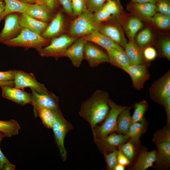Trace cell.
<instances>
[{"mask_svg": "<svg viewBox=\"0 0 170 170\" xmlns=\"http://www.w3.org/2000/svg\"><path fill=\"white\" fill-rule=\"evenodd\" d=\"M110 99L108 93L97 90L82 103L79 115L88 122L92 129L107 115L110 109Z\"/></svg>", "mask_w": 170, "mask_h": 170, "instance_id": "obj_1", "label": "cell"}, {"mask_svg": "<svg viewBox=\"0 0 170 170\" xmlns=\"http://www.w3.org/2000/svg\"><path fill=\"white\" fill-rule=\"evenodd\" d=\"M49 40L31 30L23 28L17 37L2 43L8 46L21 47L25 48H34L37 50L49 44Z\"/></svg>", "mask_w": 170, "mask_h": 170, "instance_id": "obj_2", "label": "cell"}, {"mask_svg": "<svg viewBox=\"0 0 170 170\" xmlns=\"http://www.w3.org/2000/svg\"><path fill=\"white\" fill-rule=\"evenodd\" d=\"M52 110L54 121L52 129L61 158L63 161H65L67 158V152L64 146V140L66 134L73 129V126L65 119L59 108Z\"/></svg>", "mask_w": 170, "mask_h": 170, "instance_id": "obj_3", "label": "cell"}, {"mask_svg": "<svg viewBox=\"0 0 170 170\" xmlns=\"http://www.w3.org/2000/svg\"><path fill=\"white\" fill-rule=\"evenodd\" d=\"M110 109L103 123L92 129L94 139H100L116 131L117 120L119 114L128 107L120 105L110 99Z\"/></svg>", "mask_w": 170, "mask_h": 170, "instance_id": "obj_4", "label": "cell"}, {"mask_svg": "<svg viewBox=\"0 0 170 170\" xmlns=\"http://www.w3.org/2000/svg\"><path fill=\"white\" fill-rule=\"evenodd\" d=\"M152 141L156 145L157 151L156 161L165 167H168L170 163V129L167 125L154 134Z\"/></svg>", "mask_w": 170, "mask_h": 170, "instance_id": "obj_5", "label": "cell"}, {"mask_svg": "<svg viewBox=\"0 0 170 170\" xmlns=\"http://www.w3.org/2000/svg\"><path fill=\"white\" fill-rule=\"evenodd\" d=\"M101 24L94 21L93 13L87 8L71 22L70 29V35L72 37H82L93 32L99 31Z\"/></svg>", "mask_w": 170, "mask_h": 170, "instance_id": "obj_6", "label": "cell"}, {"mask_svg": "<svg viewBox=\"0 0 170 170\" xmlns=\"http://www.w3.org/2000/svg\"><path fill=\"white\" fill-rule=\"evenodd\" d=\"M78 37L62 34L53 37L49 44L37 51L42 57H52L57 59L64 57L67 48Z\"/></svg>", "mask_w": 170, "mask_h": 170, "instance_id": "obj_7", "label": "cell"}, {"mask_svg": "<svg viewBox=\"0 0 170 170\" xmlns=\"http://www.w3.org/2000/svg\"><path fill=\"white\" fill-rule=\"evenodd\" d=\"M151 99L155 102L162 105L164 100L170 97V71L156 80L149 88Z\"/></svg>", "mask_w": 170, "mask_h": 170, "instance_id": "obj_8", "label": "cell"}, {"mask_svg": "<svg viewBox=\"0 0 170 170\" xmlns=\"http://www.w3.org/2000/svg\"><path fill=\"white\" fill-rule=\"evenodd\" d=\"M14 82V87L23 90L26 88H29L39 93H46L49 92L43 84L37 81L31 73L16 70Z\"/></svg>", "mask_w": 170, "mask_h": 170, "instance_id": "obj_9", "label": "cell"}, {"mask_svg": "<svg viewBox=\"0 0 170 170\" xmlns=\"http://www.w3.org/2000/svg\"><path fill=\"white\" fill-rule=\"evenodd\" d=\"M129 139L127 134L113 132L100 139H94V141L100 151L104 154L117 150L119 146Z\"/></svg>", "mask_w": 170, "mask_h": 170, "instance_id": "obj_10", "label": "cell"}, {"mask_svg": "<svg viewBox=\"0 0 170 170\" xmlns=\"http://www.w3.org/2000/svg\"><path fill=\"white\" fill-rule=\"evenodd\" d=\"M84 59L91 67H95L104 63H109L107 54L99 48L96 44L87 41L84 50Z\"/></svg>", "mask_w": 170, "mask_h": 170, "instance_id": "obj_11", "label": "cell"}, {"mask_svg": "<svg viewBox=\"0 0 170 170\" xmlns=\"http://www.w3.org/2000/svg\"><path fill=\"white\" fill-rule=\"evenodd\" d=\"M31 91V104L33 107V110L39 107L50 109L59 108V97L52 92L41 94L34 90Z\"/></svg>", "mask_w": 170, "mask_h": 170, "instance_id": "obj_12", "label": "cell"}, {"mask_svg": "<svg viewBox=\"0 0 170 170\" xmlns=\"http://www.w3.org/2000/svg\"><path fill=\"white\" fill-rule=\"evenodd\" d=\"M147 66L142 64H132L125 71L130 76L133 87L138 90L143 88L144 83L150 77Z\"/></svg>", "mask_w": 170, "mask_h": 170, "instance_id": "obj_13", "label": "cell"}, {"mask_svg": "<svg viewBox=\"0 0 170 170\" xmlns=\"http://www.w3.org/2000/svg\"><path fill=\"white\" fill-rule=\"evenodd\" d=\"M2 96L21 105L31 104V94L14 87L2 85Z\"/></svg>", "mask_w": 170, "mask_h": 170, "instance_id": "obj_14", "label": "cell"}, {"mask_svg": "<svg viewBox=\"0 0 170 170\" xmlns=\"http://www.w3.org/2000/svg\"><path fill=\"white\" fill-rule=\"evenodd\" d=\"M87 41L79 37L68 47L64 57L68 58L73 65L79 67L84 59V47Z\"/></svg>", "mask_w": 170, "mask_h": 170, "instance_id": "obj_15", "label": "cell"}, {"mask_svg": "<svg viewBox=\"0 0 170 170\" xmlns=\"http://www.w3.org/2000/svg\"><path fill=\"white\" fill-rule=\"evenodd\" d=\"M5 17L4 26L0 33V42L14 38L22 28L17 14L12 13Z\"/></svg>", "mask_w": 170, "mask_h": 170, "instance_id": "obj_16", "label": "cell"}, {"mask_svg": "<svg viewBox=\"0 0 170 170\" xmlns=\"http://www.w3.org/2000/svg\"><path fill=\"white\" fill-rule=\"evenodd\" d=\"M123 49L128 41L121 27L117 24L101 25L99 30Z\"/></svg>", "mask_w": 170, "mask_h": 170, "instance_id": "obj_17", "label": "cell"}, {"mask_svg": "<svg viewBox=\"0 0 170 170\" xmlns=\"http://www.w3.org/2000/svg\"><path fill=\"white\" fill-rule=\"evenodd\" d=\"M127 9L131 13L139 17L150 20L157 12L156 4L151 3H138L131 2Z\"/></svg>", "mask_w": 170, "mask_h": 170, "instance_id": "obj_18", "label": "cell"}, {"mask_svg": "<svg viewBox=\"0 0 170 170\" xmlns=\"http://www.w3.org/2000/svg\"><path fill=\"white\" fill-rule=\"evenodd\" d=\"M105 49L108 55L109 63L112 65L125 71L132 64L124 49L113 48Z\"/></svg>", "mask_w": 170, "mask_h": 170, "instance_id": "obj_19", "label": "cell"}, {"mask_svg": "<svg viewBox=\"0 0 170 170\" xmlns=\"http://www.w3.org/2000/svg\"><path fill=\"white\" fill-rule=\"evenodd\" d=\"M65 27L64 16L61 12H59L48 25L42 36L47 39L56 37L63 32Z\"/></svg>", "mask_w": 170, "mask_h": 170, "instance_id": "obj_20", "label": "cell"}, {"mask_svg": "<svg viewBox=\"0 0 170 170\" xmlns=\"http://www.w3.org/2000/svg\"><path fill=\"white\" fill-rule=\"evenodd\" d=\"M52 11L46 5L30 4L25 13L39 21L47 23L52 16Z\"/></svg>", "mask_w": 170, "mask_h": 170, "instance_id": "obj_21", "label": "cell"}, {"mask_svg": "<svg viewBox=\"0 0 170 170\" xmlns=\"http://www.w3.org/2000/svg\"><path fill=\"white\" fill-rule=\"evenodd\" d=\"M124 50L133 65H149L144 58L143 49L139 47L134 40H129L125 45Z\"/></svg>", "mask_w": 170, "mask_h": 170, "instance_id": "obj_22", "label": "cell"}, {"mask_svg": "<svg viewBox=\"0 0 170 170\" xmlns=\"http://www.w3.org/2000/svg\"><path fill=\"white\" fill-rule=\"evenodd\" d=\"M82 37L87 41L93 42L105 49L113 48L124 49L120 45L98 31H94L89 34Z\"/></svg>", "mask_w": 170, "mask_h": 170, "instance_id": "obj_23", "label": "cell"}, {"mask_svg": "<svg viewBox=\"0 0 170 170\" xmlns=\"http://www.w3.org/2000/svg\"><path fill=\"white\" fill-rule=\"evenodd\" d=\"M20 25L39 35L43 32L48 26L47 23L37 20L26 13L21 14L19 17Z\"/></svg>", "mask_w": 170, "mask_h": 170, "instance_id": "obj_24", "label": "cell"}, {"mask_svg": "<svg viewBox=\"0 0 170 170\" xmlns=\"http://www.w3.org/2000/svg\"><path fill=\"white\" fill-rule=\"evenodd\" d=\"M157 151L155 149L150 151H142L139 155L134 166L133 170H145L151 167L156 161Z\"/></svg>", "mask_w": 170, "mask_h": 170, "instance_id": "obj_25", "label": "cell"}, {"mask_svg": "<svg viewBox=\"0 0 170 170\" xmlns=\"http://www.w3.org/2000/svg\"><path fill=\"white\" fill-rule=\"evenodd\" d=\"M147 123L144 118L142 120L133 123L130 126L127 135L129 140L133 143H138L142 134L147 128Z\"/></svg>", "mask_w": 170, "mask_h": 170, "instance_id": "obj_26", "label": "cell"}, {"mask_svg": "<svg viewBox=\"0 0 170 170\" xmlns=\"http://www.w3.org/2000/svg\"><path fill=\"white\" fill-rule=\"evenodd\" d=\"M143 26V22L138 17H131L127 20L124 27L129 40H134L137 34L142 28Z\"/></svg>", "mask_w": 170, "mask_h": 170, "instance_id": "obj_27", "label": "cell"}, {"mask_svg": "<svg viewBox=\"0 0 170 170\" xmlns=\"http://www.w3.org/2000/svg\"><path fill=\"white\" fill-rule=\"evenodd\" d=\"M132 107H128L121 112L118 116L116 131L119 133L127 134L129 129L132 124V117L130 112Z\"/></svg>", "mask_w": 170, "mask_h": 170, "instance_id": "obj_28", "label": "cell"}, {"mask_svg": "<svg viewBox=\"0 0 170 170\" xmlns=\"http://www.w3.org/2000/svg\"><path fill=\"white\" fill-rule=\"evenodd\" d=\"M5 3L4 18L7 15L15 12L25 13L30 4L19 0H3Z\"/></svg>", "mask_w": 170, "mask_h": 170, "instance_id": "obj_29", "label": "cell"}, {"mask_svg": "<svg viewBox=\"0 0 170 170\" xmlns=\"http://www.w3.org/2000/svg\"><path fill=\"white\" fill-rule=\"evenodd\" d=\"M20 127L17 121L11 119L7 121L0 120V132L5 137H11L19 134Z\"/></svg>", "mask_w": 170, "mask_h": 170, "instance_id": "obj_30", "label": "cell"}, {"mask_svg": "<svg viewBox=\"0 0 170 170\" xmlns=\"http://www.w3.org/2000/svg\"><path fill=\"white\" fill-rule=\"evenodd\" d=\"M33 111L35 116H39L45 126L48 129L52 128L54 121V116L52 109L39 107Z\"/></svg>", "mask_w": 170, "mask_h": 170, "instance_id": "obj_31", "label": "cell"}, {"mask_svg": "<svg viewBox=\"0 0 170 170\" xmlns=\"http://www.w3.org/2000/svg\"><path fill=\"white\" fill-rule=\"evenodd\" d=\"M152 34L150 29L146 28L136 34L134 40L136 44L143 49L149 46L152 39Z\"/></svg>", "mask_w": 170, "mask_h": 170, "instance_id": "obj_32", "label": "cell"}, {"mask_svg": "<svg viewBox=\"0 0 170 170\" xmlns=\"http://www.w3.org/2000/svg\"><path fill=\"white\" fill-rule=\"evenodd\" d=\"M134 110L132 115V123L141 121L144 118V115L149 108L147 102L143 100L136 103L133 105Z\"/></svg>", "mask_w": 170, "mask_h": 170, "instance_id": "obj_33", "label": "cell"}, {"mask_svg": "<svg viewBox=\"0 0 170 170\" xmlns=\"http://www.w3.org/2000/svg\"><path fill=\"white\" fill-rule=\"evenodd\" d=\"M113 18L118 17L123 11V8L118 0H109L102 8Z\"/></svg>", "mask_w": 170, "mask_h": 170, "instance_id": "obj_34", "label": "cell"}, {"mask_svg": "<svg viewBox=\"0 0 170 170\" xmlns=\"http://www.w3.org/2000/svg\"><path fill=\"white\" fill-rule=\"evenodd\" d=\"M150 20L161 29H166L170 27V15L156 12Z\"/></svg>", "mask_w": 170, "mask_h": 170, "instance_id": "obj_35", "label": "cell"}, {"mask_svg": "<svg viewBox=\"0 0 170 170\" xmlns=\"http://www.w3.org/2000/svg\"><path fill=\"white\" fill-rule=\"evenodd\" d=\"M133 143L128 140L117 148L130 161L133 159L135 155V148Z\"/></svg>", "mask_w": 170, "mask_h": 170, "instance_id": "obj_36", "label": "cell"}, {"mask_svg": "<svg viewBox=\"0 0 170 170\" xmlns=\"http://www.w3.org/2000/svg\"><path fill=\"white\" fill-rule=\"evenodd\" d=\"M118 150L117 149L109 153L103 154L107 169L114 170L115 167L118 163L117 158Z\"/></svg>", "mask_w": 170, "mask_h": 170, "instance_id": "obj_37", "label": "cell"}, {"mask_svg": "<svg viewBox=\"0 0 170 170\" xmlns=\"http://www.w3.org/2000/svg\"><path fill=\"white\" fill-rule=\"evenodd\" d=\"M93 17L94 21L98 24H101L102 22L113 18L110 14L102 8L93 13Z\"/></svg>", "mask_w": 170, "mask_h": 170, "instance_id": "obj_38", "label": "cell"}, {"mask_svg": "<svg viewBox=\"0 0 170 170\" xmlns=\"http://www.w3.org/2000/svg\"><path fill=\"white\" fill-rule=\"evenodd\" d=\"M109 0H88L86 4L87 8L94 13L101 8Z\"/></svg>", "mask_w": 170, "mask_h": 170, "instance_id": "obj_39", "label": "cell"}, {"mask_svg": "<svg viewBox=\"0 0 170 170\" xmlns=\"http://www.w3.org/2000/svg\"><path fill=\"white\" fill-rule=\"evenodd\" d=\"M155 4L157 12L170 15V0H157Z\"/></svg>", "mask_w": 170, "mask_h": 170, "instance_id": "obj_40", "label": "cell"}, {"mask_svg": "<svg viewBox=\"0 0 170 170\" xmlns=\"http://www.w3.org/2000/svg\"><path fill=\"white\" fill-rule=\"evenodd\" d=\"M159 48L162 56L170 60V40L166 38L162 40L160 43Z\"/></svg>", "mask_w": 170, "mask_h": 170, "instance_id": "obj_41", "label": "cell"}, {"mask_svg": "<svg viewBox=\"0 0 170 170\" xmlns=\"http://www.w3.org/2000/svg\"><path fill=\"white\" fill-rule=\"evenodd\" d=\"M71 5L73 14L78 15L86 8L84 0H74L71 1Z\"/></svg>", "mask_w": 170, "mask_h": 170, "instance_id": "obj_42", "label": "cell"}, {"mask_svg": "<svg viewBox=\"0 0 170 170\" xmlns=\"http://www.w3.org/2000/svg\"><path fill=\"white\" fill-rule=\"evenodd\" d=\"M143 53L144 59L147 61L154 60L156 58L157 54L155 49L149 46L143 49Z\"/></svg>", "mask_w": 170, "mask_h": 170, "instance_id": "obj_43", "label": "cell"}, {"mask_svg": "<svg viewBox=\"0 0 170 170\" xmlns=\"http://www.w3.org/2000/svg\"><path fill=\"white\" fill-rule=\"evenodd\" d=\"M16 70H9L5 71H0V81H8L14 80Z\"/></svg>", "mask_w": 170, "mask_h": 170, "instance_id": "obj_44", "label": "cell"}, {"mask_svg": "<svg viewBox=\"0 0 170 170\" xmlns=\"http://www.w3.org/2000/svg\"><path fill=\"white\" fill-rule=\"evenodd\" d=\"M58 1L66 13L70 15L73 14L71 1V0H58Z\"/></svg>", "mask_w": 170, "mask_h": 170, "instance_id": "obj_45", "label": "cell"}, {"mask_svg": "<svg viewBox=\"0 0 170 170\" xmlns=\"http://www.w3.org/2000/svg\"><path fill=\"white\" fill-rule=\"evenodd\" d=\"M162 105L165 109L167 117V125L170 124V97L165 99L163 101Z\"/></svg>", "mask_w": 170, "mask_h": 170, "instance_id": "obj_46", "label": "cell"}, {"mask_svg": "<svg viewBox=\"0 0 170 170\" xmlns=\"http://www.w3.org/2000/svg\"><path fill=\"white\" fill-rule=\"evenodd\" d=\"M118 150L117 158L118 163L125 166L129 165L130 161L120 150Z\"/></svg>", "mask_w": 170, "mask_h": 170, "instance_id": "obj_47", "label": "cell"}, {"mask_svg": "<svg viewBox=\"0 0 170 170\" xmlns=\"http://www.w3.org/2000/svg\"><path fill=\"white\" fill-rule=\"evenodd\" d=\"M1 141H0V143ZM10 162L3 154L0 149V169H3L4 165Z\"/></svg>", "mask_w": 170, "mask_h": 170, "instance_id": "obj_48", "label": "cell"}, {"mask_svg": "<svg viewBox=\"0 0 170 170\" xmlns=\"http://www.w3.org/2000/svg\"><path fill=\"white\" fill-rule=\"evenodd\" d=\"M57 3V0H46V5L52 11L55 8Z\"/></svg>", "mask_w": 170, "mask_h": 170, "instance_id": "obj_49", "label": "cell"}, {"mask_svg": "<svg viewBox=\"0 0 170 170\" xmlns=\"http://www.w3.org/2000/svg\"><path fill=\"white\" fill-rule=\"evenodd\" d=\"M5 3L3 0H0V22L3 19V15L5 10Z\"/></svg>", "mask_w": 170, "mask_h": 170, "instance_id": "obj_50", "label": "cell"}, {"mask_svg": "<svg viewBox=\"0 0 170 170\" xmlns=\"http://www.w3.org/2000/svg\"><path fill=\"white\" fill-rule=\"evenodd\" d=\"M157 0H130L131 2L138 3H151L155 4Z\"/></svg>", "mask_w": 170, "mask_h": 170, "instance_id": "obj_51", "label": "cell"}, {"mask_svg": "<svg viewBox=\"0 0 170 170\" xmlns=\"http://www.w3.org/2000/svg\"><path fill=\"white\" fill-rule=\"evenodd\" d=\"M15 166L10 162L5 164L3 167V170H14Z\"/></svg>", "mask_w": 170, "mask_h": 170, "instance_id": "obj_52", "label": "cell"}, {"mask_svg": "<svg viewBox=\"0 0 170 170\" xmlns=\"http://www.w3.org/2000/svg\"><path fill=\"white\" fill-rule=\"evenodd\" d=\"M2 85H5L11 87H14V81H11L4 82L0 81V86Z\"/></svg>", "mask_w": 170, "mask_h": 170, "instance_id": "obj_53", "label": "cell"}, {"mask_svg": "<svg viewBox=\"0 0 170 170\" xmlns=\"http://www.w3.org/2000/svg\"><path fill=\"white\" fill-rule=\"evenodd\" d=\"M125 169V166L118 163L116 165L114 169V170H124Z\"/></svg>", "mask_w": 170, "mask_h": 170, "instance_id": "obj_54", "label": "cell"}, {"mask_svg": "<svg viewBox=\"0 0 170 170\" xmlns=\"http://www.w3.org/2000/svg\"><path fill=\"white\" fill-rule=\"evenodd\" d=\"M37 3L39 4L46 5V0H36Z\"/></svg>", "mask_w": 170, "mask_h": 170, "instance_id": "obj_55", "label": "cell"}, {"mask_svg": "<svg viewBox=\"0 0 170 170\" xmlns=\"http://www.w3.org/2000/svg\"><path fill=\"white\" fill-rule=\"evenodd\" d=\"M22 1L27 2L30 3H37V2L36 0H22Z\"/></svg>", "mask_w": 170, "mask_h": 170, "instance_id": "obj_56", "label": "cell"}, {"mask_svg": "<svg viewBox=\"0 0 170 170\" xmlns=\"http://www.w3.org/2000/svg\"><path fill=\"white\" fill-rule=\"evenodd\" d=\"M5 137L4 134L0 132V141H1L2 139Z\"/></svg>", "mask_w": 170, "mask_h": 170, "instance_id": "obj_57", "label": "cell"}, {"mask_svg": "<svg viewBox=\"0 0 170 170\" xmlns=\"http://www.w3.org/2000/svg\"><path fill=\"white\" fill-rule=\"evenodd\" d=\"M84 0V2H85V3H86V4L88 0Z\"/></svg>", "mask_w": 170, "mask_h": 170, "instance_id": "obj_58", "label": "cell"}, {"mask_svg": "<svg viewBox=\"0 0 170 170\" xmlns=\"http://www.w3.org/2000/svg\"><path fill=\"white\" fill-rule=\"evenodd\" d=\"M71 1H72L73 0H71Z\"/></svg>", "mask_w": 170, "mask_h": 170, "instance_id": "obj_59", "label": "cell"}]
</instances>
